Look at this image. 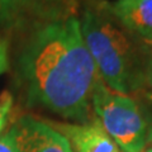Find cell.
<instances>
[{"instance_id":"11","label":"cell","mask_w":152,"mask_h":152,"mask_svg":"<svg viewBox=\"0 0 152 152\" xmlns=\"http://www.w3.org/2000/svg\"><path fill=\"white\" fill-rule=\"evenodd\" d=\"M9 39L8 38H0V76L8 72L10 67L9 61Z\"/></svg>"},{"instance_id":"12","label":"cell","mask_w":152,"mask_h":152,"mask_svg":"<svg viewBox=\"0 0 152 152\" xmlns=\"http://www.w3.org/2000/svg\"><path fill=\"white\" fill-rule=\"evenodd\" d=\"M145 85L148 86L152 91V55L147 60L146 71H145Z\"/></svg>"},{"instance_id":"3","label":"cell","mask_w":152,"mask_h":152,"mask_svg":"<svg viewBox=\"0 0 152 152\" xmlns=\"http://www.w3.org/2000/svg\"><path fill=\"white\" fill-rule=\"evenodd\" d=\"M91 107L122 152H142L147 147L151 119L132 96L113 91L100 79L93 93Z\"/></svg>"},{"instance_id":"2","label":"cell","mask_w":152,"mask_h":152,"mask_svg":"<svg viewBox=\"0 0 152 152\" xmlns=\"http://www.w3.org/2000/svg\"><path fill=\"white\" fill-rule=\"evenodd\" d=\"M83 39L107 86L129 95L145 86L146 43L129 33L102 3L89 5L79 19Z\"/></svg>"},{"instance_id":"5","label":"cell","mask_w":152,"mask_h":152,"mask_svg":"<svg viewBox=\"0 0 152 152\" xmlns=\"http://www.w3.org/2000/svg\"><path fill=\"white\" fill-rule=\"evenodd\" d=\"M48 123L66 137L74 152H122L96 117L84 123Z\"/></svg>"},{"instance_id":"15","label":"cell","mask_w":152,"mask_h":152,"mask_svg":"<svg viewBox=\"0 0 152 152\" xmlns=\"http://www.w3.org/2000/svg\"><path fill=\"white\" fill-rule=\"evenodd\" d=\"M142 152H152V145H150L148 147H146V148L142 151Z\"/></svg>"},{"instance_id":"9","label":"cell","mask_w":152,"mask_h":152,"mask_svg":"<svg viewBox=\"0 0 152 152\" xmlns=\"http://www.w3.org/2000/svg\"><path fill=\"white\" fill-rule=\"evenodd\" d=\"M14 105V98L10 91L4 90L0 94V136L5 132L10 122V115Z\"/></svg>"},{"instance_id":"4","label":"cell","mask_w":152,"mask_h":152,"mask_svg":"<svg viewBox=\"0 0 152 152\" xmlns=\"http://www.w3.org/2000/svg\"><path fill=\"white\" fill-rule=\"evenodd\" d=\"M12 129L20 152H74L66 137L33 115L19 117Z\"/></svg>"},{"instance_id":"13","label":"cell","mask_w":152,"mask_h":152,"mask_svg":"<svg viewBox=\"0 0 152 152\" xmlns=\"http://www.w3.org/2000/svg\"><path fill=\"white\" fill-rule=\"evenodd\" d=\"M145 98L147 99V102H148L151 105H152V91L150 90V91H146L145 93Z\"/></svg>"},{"instance_id":"7","label":"cell","mask_w":152,"mask_h":152,"mask_svg":"<svg viewBox=\"0 0 152 152\" xmlns=\"http://www.w3.org/2000/svg\"><path fill=\"white\" fill-rule=\"evenodd\" d=\"M23 19L31 17L38 22H48L74 15V0H9Z\"/></svg>"},{"instance_id":"10","label":"cell","mask_w":152,"mask_h":152,"mask_svg":"<svg viewBox=\"0 0 152 152\" xmlns=\"http://www.w3.org/2000/svg\"><path fill=\"white\" fill-rule=\"evenodd\" d=\"M0 152H20L17 146L12 127L0 136Z\"/></svg>"},{"instance_id":"14","label":"cell","mask_w":152,"mask_h":152,"mask_svg":"<svg viewBox=\"0 0 152 152\" xmlns=\"http://www.w3.org/2000/svg\"><path fill=\"white\" fill-rule=\"evenodd\" d=\"M148 143H150V145H152V119H151L150 131H148Z\"/></svg>"},{"instance_id":"6","label":"cell","mask_w":152,"mask_h":152,"mask_svg":"<svg viewBox=\"0 0 152 152\" xmlns=\"http://www.w3.org/2000/svg\"><path fill=\"white\" fill-rule=\"evenodd\" d=\"M103 4L128 32L146 45H152V0H115Z\"/></svg>"},{"instance_id":"1","label":"cell","mask_w":152,"mask_h":152,"mask_svg":"<svg viewBox=\"0 0 152 152\" xmlns=\"http://www.w3.org/2000/svg\"><path fill=\"white\" fill-rule=\"evenodd\" d=\"M17 77L27 108L72 123L93 117L91 96L100 76L75 15L36 23L18 52Z\"/></svg>"},{"instance_id":"8","label":"cell","mask_w":152,"mask_h":152,"mask_svg":"<svg viewBox=\"0 0 152 152\" xmlns=\"http://www.w3.org/2000/svg\"><path fill=\"white\" fill-rule=\"evenodd\" d=\"M24 20L19 13L14 9L9 0H0V28L1 29H13L22 24Z\"/></svg>"}]
</instances>
